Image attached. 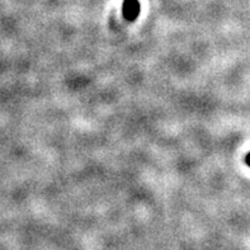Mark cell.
Here are the masks:
<instances>
[{"label":"cell","mask_w":250,"mask_h":250,"mask_svg":"<svg viewBox=\"0 0 250 250\" xmlns=\"http://www.w3.org/2000/svg\"><path fill=\"white\" fill-rule=\"evenodd\" d=\"M140 9H141V6H140L139 0H124V4H122V14H124L126 21L133 22L139 17Z\"/></svg>","instance_id":"cell-1"},{"label":"cell","mask_w":250,"mask_h":250,"mask_svg":"<svg viewBox=\"0 0 250 250\" xmlns=\"http://www.w3.org/2000/svg\"><path fill=\"white\" fill-rule=\"evenodd\" d=\"M245 160H247V164L250 167V154H248V156H247V159H245Z\"/></svg>","instance_id":"cell-2"}]
</instances>
